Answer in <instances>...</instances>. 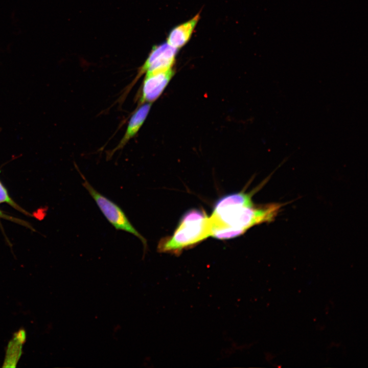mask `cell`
Here are the masks:
<instances>
[{
	"label": "cell",
	"mask_w": 368,
	"mask_h": 368,
	"mask_svg": "<svg viewBox=\"0 0 368 368\" xmlns=\"http://www.w3.org/2000/svg\"><path fill=\"white\" fill-rule=\"evenodd\" d=\"M211 237L209 217L200 209H191L181 218L173 235L162 238L157 245L159 252L180 254Z\"/></svg>",
	"instance_id": "obj_2"
},
{
	"label": "cell",
	"mask_w": 368,
	"mask_h": 368,
	"mask_svg": "<svg viewBox=\"0 0 368 368\" xmlns=\"http://www.w3.org/2000/svg\"><path fill=\"white\" fill-rule=\"evenodd\" d=\"M1 217L5 218V217H6V216H5V214L0 210V218H1Z\"/></svg>",
	"instance_id": "obj_10"
},
{
	"label": "cell",
	"mask_w": 368,
	"mask_h": 368,
	"mask_svg": "<svg viewBox=\"0 0 368 368\" xmlns=\"http://www.w3.org/2000/svg\"><path fill=\"white\" fill-rule=\"evenodd\" d=\"M282 205H256L249 193L240 192L221 198L209 217L211 237L228 239L238 237L251 227L274 220Z\"/></svg>",
	"instance_id": "obj_1"
},
{
	"label": "cell",
	"mask_w": 368,
	"mask_h": 368,
	"mask_svg": "<svg viewBox=\"0 0 368 368\" xmlns=\"http://www.w3.org/2000/svg\"><path fill=\"white\" fill-rule=\"evenodd\" d=\"M174 72L171 68L146 72L140 103H150L156 100L168 84Z\"/></svg>",
	"instance_id": "obj_4"
},
{
	"label": "cell",
	"mask_w": 368,
	"mask_h": 368,
	"mask_svg": "<svg viewBox=\"0 0 368 368\" xmlns=\"http://www.w3.org/2000/svg\"><path fill=\"white\" fill-rule=\"evenodd\" d=\"M8 203L17 210L25 212V211L21 209L10 197L7 190L0 181V203Z\"/></svg>",
	"instance_id": "obj_9"
},
{
	"label": "cell",
	"mask_w": 368,
	"mask_h": 368,
	"mask_svg": "<svg viewBox=\"0 0 368 368\" xmlns=\"http://www.w3.org/2000/svg\"><path fill=\"white\" fill-rule=\"evenodd\" d=\"M199 17L198 14L190 20L175 27L168 36L167 43L178 49L183 46L191 37Z\"/></svg>",
	"instance_id": "obj_7"
},
{
	"label": "cell",
	"mask_w": 368,
	"mask_h": 368,
	"mask_svg": "<svg viewBox=\"0 0 368 368\" xmlns=\"http://www.w3.org/2000/svg\"><path fill=\"white\" fill-rule=\"evenodd\" d=\"M151 108L150 103H145L139 107L131 116L126 132L118 146L112 150V153L121 149L139 131L143 124Z\"/></svg>",
	"instance_id": "obj_6"
},
{
	"label": "cell",
	"mask_w": 368,
	"mask_h": 368,
	"mask_svg": "<svg viewBox=\"0 0 368 368\" xmlns=\"http://www.w3.org/2000/svg\"><path fill=\"white\" fill-rule=\"evenodd\" d=\"M178 49L167 42L155 46L141 67L138 77L145 72L171 68Z\"/></svg>",
	"instance_id": "obj_5"
},
{
	"label": "cell",
	"mask_w": 368,
	"mask_h": 368,
	"mask_svg": "<svg viewBox=\"0 0 368 368\" xmlns=\"http://www.w3.org/2000/svg\"><path fill=\"white\" fill-rule=\"evenodd\" d=\"M25 331L20 330L16 333V335L14 336L13 338L8 344L4 363L6 365L5 366L14 367L13 364L15 366V364L21 355L22 344L25 342Z\"/></svg>",
	"instance_id": "obj_8"
},
{
	"label": "cell",
	"mask_w": 368,
	"mask_h": 368,
	"mask_svg": "<svg viewBox=\"0 0 368 368\" xmlns=\"http://www.w3.org/2000/svg\"><path fill=\"white\" fill-rule=\"evenodd\" d=\"M77 170L83 179L82 185L95 200L100 210L108 222L117 230L127 232L140 239L143 246L144 254L145 255L148 248L147 241L132 225L124 211L117 204L94 189L78 168Z\"/></svg>",
	"instance_id": "obj_3"
}]
</instances>
